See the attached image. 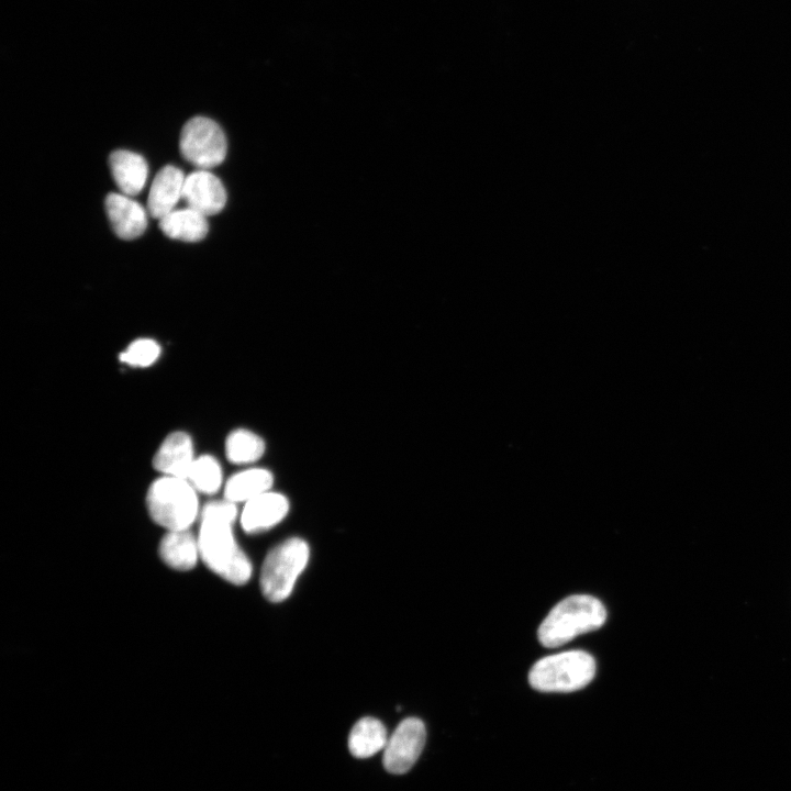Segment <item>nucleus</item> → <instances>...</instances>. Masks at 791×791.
Instances as JSON below:
<instances>
[{"label":"nucleus","instance_id":"f257e3e1","mask_svg":"<svg viewBox=\"0 0 791 791\" xmlns=\"http://www.w3.org/2000/svg\"><path fill=\"white\" fill-rule=\"evenodd\" d=\"M237 515L236 504L211 501L201 512L198 535L200 557L207 567L233 584H244L252 576V564L238 546L233 533Z\"/></svg>","mask_w":791,"mask_h":791},{"label":"nucleus","instance_id":"f03ea898","mask_svg":"<svg viewBox=\"0 0 791 791\" xmlns=\"http://www.w3.org/2000/svg\"><path fill=\"white\" fill-rule=\"evenodd\" d=\"M606 611L600 600L587 594L567 597L557 603L538 627V639L548 648L559 647L580 634L601 627Z\"/></svg>","mask_w":791,"mask_h":791},{"label":"nucleus","instance_id":"7ed1b4c3","mask_svg":"<svg viewBox=\"0 0 791 791\" xmlns=\"http://www.w3.org/2000/svg\"><path fill=\"white\" fill-rule=\"evenodd\" d=\"M594 658L582 650L543 657L530 670L532 688L542 692H572L584 688L595 675Z\"/></svg>","mask_w":791,"mask_h":791},{"label":"nucleus","instance_id":"20e7f679","mask_svg":"<svg viewBox=\"0 0 791 791\" xmlns=\"http://www.w3.org/2000/svg\"><path fill=\"white\" fill-rule=\"evenodd\" d=\"M146 504L151 517L168 531L188 530L199 511L194 488L187 480L171 476L152 483Z\"/></svg>","mask_w":791,"mask_h":791},{"label":"nucleus","instance_id":"39448f33","mask_svg":"<svg viewBox=\"0 0 791 791\" xmlns=\"http://www.w3.org/2000/svg\"><path fill=\"white\" fill-rule=\"evenodd\" d=\"M310 548L299 537H291L267 554L260 570L263 594L270 602H281L292 592L297 579L308 565Z\"/></svg>","mask_w":791,"mask_h":791},{"label":"nucleus","instance_id":"423d86ee","mask_svg":"<svg viewBox=\"0 0 791 791\" xmlns=\"http://www.w3.org/2000/svg\"><path fill=\"white\" fill-rule=\"evenodd\" d=\"M179 148L187 161L199 169H210L225 159L227 142L215 121L194 116L187 121L181 130Z\"/></svg>","mask_w":791,"mask_h":791},{"label":"nucleus","instance_id":"0eeeda50","mask_svg":"<svg viewBox=\"0 0 791 791\" xmlns=\"http://www.w3.org/2000/svg\"><path fill=\"white\" fill-rule=\"evenodd\" d=\"M425 739V725L420 718L403 720L385 747L382 762L386 770L396 775L409 771L421 755Z\"/></svg>","mask_w":791,"mask_h":791},{"label":"nucleus","instance_id":"6e6552de","mask_svg":"<svg viewBox=\"0 0 791 791\" xmlns=\"http://www.w3.org/2000/svg\"><path fill=\"white\" fill-rule=\"evenodd\" d=\"M226 199L222 181L209 169H198L186 176L182 200L188 208L210 216L223 210Z\"/></svg>","mask_w":791,"mask_h":791},{"label":"nucleus","instance_id":"1a4fd4ad","mask_svg":"<svg viewBox=\"0 0 791 791\" xmlns=\"http://www.w3.org/2000/svg\"><path fill=\"white\" fill-rule=\"evenodd\" d=\"M288 512V499L270 490L244 504L241 524L246 533H261L280 523Z\"/></svg>","mask_w":791,"mask_h":791},{"label":"nucleus","instance_id":"9d476101","mask_svg":"<svg viewBox=\"0 0 791 791\" xmlns=\"http://www.w3.org/2000/svg\"><path fill=\"white\" fill-rule=\"evenodd\" d=\"M105 211L114 233L122 239H134L147 227V210L124 193L110 192Z\"/></svg>","mask_w":791,"mask_h":791},{"label":"nucleus","instance_id":"9b49d317","mask_svg":"<svg viewBox=\"0 0 791 791\" xmlns=\"http://www.w3.org/2000/svg\"><path fill=\"white\" fill-rule=\"evenodd\" d=\"M194 459L190 436L185 432H172L160 444L153 466L165 476L186 480Z\"/></svg>","mask_w":791,"mask_h":791},{"label":"nucleus","instance_id":"f8f14e48","mask_svg":"<svg viewBox=\"0 0 791 791\" xmlns=\"http://www.w3.org/2000/svg\"><path fill=\"white\" fill-rule=\"evenodd\" d=\"M185 179L182 170L171 165L157 172L147 198V212L152 218L160 220L175 210L178 201L182 199Z\"/></svg>","mask_w":791,"mask_h":791},{"label":"nucleus","instance_id":"ddd939ff","mask_svg":"<svg viewBox=\"0 0 791 791\" xmlns=\"http://www.w3.org/2000/svg\"><path fill=\"white\" fill-rule=\"evenodd\" d=\"M109 166L113 180L122 193L132 197L143 190L148 176V166L142 155L118 149L110 154Z\"/></svg>","mask_w":791,"mask_h":791},{"label":"nucleus","instance_id":"4468645a","mask_svg":"<svg viewBox=\"0 0 791 791\" xmlns=\"http://www.w3.org/2000/svg\"><path fill=\"white\" fill-rule=\"evenodd\" d=\"M159 556L172 569H192L200 557L198 538L189 530L169 531L159 545Z\"/></svg>","mask_w":791,"mask_h":791},{"label":"nucleus","instance_id":"2eb2a0df","mask_svg":"<svg viewBox=\"0 0 791 791\" xmlns=\"http://www.w3.org/2000/svg\"><path fill=\"white\" fill-rule=\"evenodd\" d=\"M159 227L167 237L188 243L203 239L209 231L207 216L188 207L166 214Z\"/></svg>","mask_w":791,"mask_h":791},{"label":"nucleus","instance_id":"dca6fc26","mask_svg":"<svg viewBox=\"0 0 791 791\" xmlns=\"http://www.w3.org/2000/svg\"><path fill=\"white\" fill-rule=\"evenodd\" d=\"M274 475L265 468H248L234 474L224 486V499L233 503L248 502L271 490Z\"/></svg>","mask_w":791,"mask_h":791},{"label":"nucleus","instance_id":"f3484780","mask_svg":"<svg viewBox=\"0 0 791 791\" xmlns=\"http://www.w3.org/2000/svg\"><path fill=\"white\" fill-rule=\"evenodd\" d=\"M388 738L385 725L378 718L367 716L353 726L348 748L353 756L367 758L385 749Z\"/></svg>","mask_w":791,"mask_h":791},{"label":"nucleus","instance_id":"a211bd4d","mask_svg":"<svg viewBox=\"0 0 791 791\" xmlns=\"http://www.w3.org/2000/svg\"><path fill=\"white\" fill-rule=\"evenodd\" d=\"M265 450V441L249 430H234L225 441V455L233 464H253L264 455Z\"/></svg>","mask_w":791,"mask_h":791},{"label":"nucleus","instance_id":"6ab92c4d","mask_svg":"<svg viewBox=\"0 0 791 791\" xmlns=\"http://www.w3.org/2000/svg\"><path fill=\"white\" fill-rule=\"evenodd\" d=\"M197 492L215 493L222 484V469L212 456L196 458L186 479Z\"/></svg>","mask_w":791,"mask_h":791},{"label":"nucleus","instance_id":"aec40b11","mask_svg":"<svg viewBox=\"0 0 791 791\" xmlns=\"http://www.w3.org/2000/svg\"><path fill=\"white\" fill-rule=\"evenodd\" d=\"M159 354L160 347L157 342L151 338H140L132 342L120 354V360L135 367H147L156 361Z\"/></svg>","mask_w":791,"mask_h":791}]
</instances>
